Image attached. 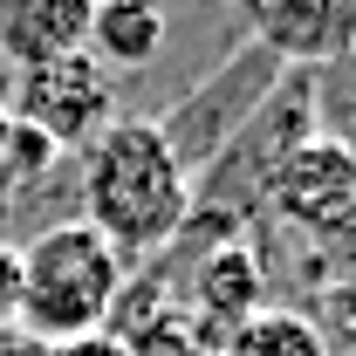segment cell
Returning <instances> with one entry per match:
<instances>
[{
	"label": "cell",
	"instance_id": "obj_1",
	"mask_svg": "<svg viewBox=\"0 0 356 356\" xmlns=\"http://www.w3.org/2000/svg\"><path fill=\"white\" fill-rule=\"evenodd\" d=\"M83 226H96L124 261L172 254L185 226V165L151 117H110L83 144Z\"/></svg>",
	"mask_w": 356,
	"mask_h": 356
},
{
	"label": "cell",
	"instance_id": "obj_2",
	"mask_svg": "<svg viewBox=\"0 0 356 356\" xmlns=\"http://www.w3.org/2000/svg\"><path fill=\"white\" fill-rule=\"evenodd\" d=\"M131 281V261L83 220H62L35 233L21 247V322L35 343H76V336H96L117 295Z\"/></svg>",
	"mask_w": 356,
	"mask_h": 356
},
{
	"label": "cell",
	"instance_id": "obj_3",
	"mask_svg": "<svg viewBox=\"0 0 356 356\" xmlns=\"http://www.w3.org/2000/svg\"><path fill=\"white\" fill-rule=\"evenodd\" d=\"M281 76H288V62H274V55L247 35V42L233 48L213 76H199V83L185 89L165 117H151V124H158V137L172 144V158L185 165V178L199 172V165L220 151L226 137H233V131H240V124L267 103V96H274V83H281Z\"/></svg>",
	"mask_w": 356,
	"mask_h": 356
},
{
	"label": "cell",
	"instance_id": "obj_4",
	"mask_svg": "<svg viewBox=\"0 0 356 356\" xmlns=\"http://www.w3.org/2000/svg\"><path fill=\"white\" fill-rule=\"evenodd\" d=\"M110 96H117L110 69L83 48V55H62V62H42V69H21V89H14L7 110H14V124L42 131L55 151H83L117 117Z\"/></svg>",
	"mask_w": 356,
	"mask_h": 356
},
{
	"label": "cell",
	"instance_id": "obj_5",
	"mask_svg": "<svg viewBox=\"0 0 356 356\" xmlns=\"http://www.w3.org/2000/svg\"><path fill=\"white\" fill-rule=\"evenodd\" d=\"M261 213H274V220L295 226V233H329L336 220H350L356 213V172H350V158H343V144L336 137H309L274 172Z\"/></svg>",
	"mask_w": 356,
	"mask_h": 356
},
{
	"label": "cell",
	"instance_id": "obj_6",
	"mask_svg": "<svg viewBox=\"0 0 356 356\" xmlns=\"http://www.w3.org/2000/svg\"><path fill=\"white\" fill-rule=\"evenodd\" d=\"M178 309L199 322V336H206L213 356H220L226 336H233L247 315L267 309V267H261V254L240 247V240L192 254V281H185V302H178Z\"/></svg>",
	"mask_w": 356,
	"mask_h": 356
},
{
	"label": "cell",
	"instance_id": "obj_7",
	"mask_svg": "<svg viewBox=\"0 0 356 356\" xmlns=\"http://www.w3.org/2000/svg\"><path fill=\"white\" fill-rule=\"evenodd\" d=\"M254 42L288 69H322L356 42V0H254Z\"/></svg>",
	"mask_w": 356,
	"mask_h": 356
},
{
	"label": "cell",
	"instance_id": "obj_8",
	"mask_svg": "<svg viewBox=\"0 0 356 356\" xmlns=\"http://www.w3.org/2000/svg\"><path fill=\"white\" fill-rule=\"evenodd\" d=\"M96 0H0V55L14 69H42L89 48Z\"/></svg>",
	"mask_w": 356,
	"mask_h": 356
},
{
	"label": "cell",
	"instance_id": "obj_9",
	"mask_svg": "<svg viewBox=\"0 0 356 356\" xmlns=\"http://www.w3.org/2000/svg\"><path fill=\"white\" fill-rule=\"evenodd\" d=\"M165 7L158 0H96V21H89V55L103 69H144L165 55Z\"/></svg>",
	"mask_w": 356,
	"mask_h": 356
},
{
	"label": "cell",
	"instance_id": "obj_10",
	"mask_svg": "<svg viewBox=\"0 0 356 356\" xmlns=\"http://www.w3.org/2000/svg\"><path fill=\"white\" fill-rule=\"evenodd\" d=\"M220 356H329V336H322L302 309H274V302H267L261 315H247L220 343Z\"/></svg>",
	"mask_w": 356,
	"mask_h": 356
},
{
	"label": "cell",
	"instance_id": "obj_11",
	"mask_svg": "<svg viewBox=\"0 0 356 356\" xmlns=\"http://www.w3.org/2000/svg\"><path fill=\"white\" fill-rule=\"evenodd\" d=\"M309 89H315V131H322V137H343L356 124V42L343 48L336 62L309 69Z\"/></svg>",
	"mask_w": 356,
	"mask_h": 356
},
{
	"label": "cell",
	"instance_id": "obj_12",
	"mask_svg": "<svg viewBox=\"0 0 356 356\" xmlns=\"http://www.w3.org/2000/svg\"><path fill=\"white\" fill-rule=\"evenodd\" d=\"M21 322V247L0 240V336Z\"/></svg>",
	"mask_w": 356,
	"mask_h": 356
},
{
	"label": "cell",
	"instance_id": "obj_13",
	"mask_svg": "<svg viewBox=\"0 0 356 356\" xmlns=\"http://www.w3.org/2000/svg\"><path fill=\"white\" fill-rule=\"evenodd\" d=\"M48 356H131L110 329H96V336H76V343H48Z\"/></svg>",
	"mask_w": 356,
	"mask_h": 356
},
{
	"label": "cell",
	"instance_id": "obj_14",
	"mask_svg": "<svg viewBox=\"0 0 356 356\" xmlns=\"http://www.w3.org/2000/svg\"><path fill=\"white\" fill-rule=\"evenodd\" d=\"M336 144H343V158H350V172H356V124H350L343 137H336Z\"/></svg>",
	"mask_w": 356,
	"mask_h": 356
},
{
	"label": "cell",
	"instance_id": "obj_15",
	"mask_svg": "<svg viewBox=\"0 0 356 356\" xmlns=\"http://www.w3.org/2000/svg\"><path fill=\"white\" fill-rule=\"evenodd\" d=\"M7 124H14V110H7V89H0V137H7Z\"/></svg>",
	"mask_w": 356,
	"mask_h": 356
}]
</instances>
